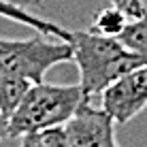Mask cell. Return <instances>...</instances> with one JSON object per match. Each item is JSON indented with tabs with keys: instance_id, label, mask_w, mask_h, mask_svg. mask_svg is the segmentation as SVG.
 <instances>
[{
	"instance_id": "obj_8",
	"label": "cell",
	"mask_w": 147,
	"mask_h": 147,
	"mask_svg": "<svg viewBox=\"0 0 147 147\" xmlns=\"http://www.w3.org/2000/svg\"><path fill=\"white\" fill-rule=\"evenodd\" d=\"M22 147H66V134L64 126L22 134Z\"/></svg>"
},
{
	"instance_id": "obj_7",
	"label": "cell",
	"mask_w": 147,
	"mask_h": 147,
	"mask_svg": "<svg viewBox=\"0 0 147 147\" xmlns=\"http://www.w3.org/2000/svg\"><path fill=\"white\" fill-rule=\"evenodd\" d=\"M117 38L130 51L147 58V15L141 19H134V22H128V26L124 28V32Z\"/></svg>"
},
{
	"instance_id": "obj_1",
	"label": "cell",
	"mask_w": 147,
	"mask_h": 147,
	"mask_svg": "<svg viewBox=\"0 0 147 147\" xmlns=\"http://www.w3.org/2000/svg\"><path fill=\"white\" fill-rule=\"evenodd\" d=\"M68 43L73 47V62L79 68V85L88 98L102 94L113 81L147 64L145 55L124 47L117 36L70 30Z\"/></svg>"
},
{
	"instance_id": "obj_10",
	"label": "cell",
	"mask_w": 147,
	"mask_h": 147,
	"mask_svg": "<svg viewBox=\"0 0 147 147\" xmlns=\"http://www.w3.org/2000/svg\"><path fill=\"white\" fill-rule=\"evenodd\" d=\"M4 139H11V121H9V115L0 107V141Z\"/></svg>"
},
{
	"instance_id": "obj_6",
	"label": "cell",
	"mask_w": 147,
	"mask_h": 147,
	"mask_svg": "<svg viewBox=\"0 0 147 147\" xmlns=\"http://www.w3.org/2000/svg\"><path fill=\"white\" fill-rule=\"evenodd\" d=\"M126 26H128V17H126L119 9H115L113 4H111L109 9H102V11L96 15L92 32L105 34V36H119Z\"/></svg>"
},
{
	"instance_id": "obj_11",
	"label": "cell",
	"mask_w": 147,
	"mask_h": 147,
	"mask_svg": "<svg viewBox=\"0 0 147 147\" xmlns=\"http://www.w3.org/2000/svg\"><path fill=\"white\" fill-rule=\"evenodd\" d=\"M9 2L24 7V9H30V11H38V9L45 7V0H9Z\"/></svg>"
},
{
	"instance_id": "obj_9",
	"label": "cell",
	"mask_w": 147,
	"mask_h": 147,
	"mask_svg": "<svg viewBox=\"0 0 147 147\" xmlns=\"http://www.w3.org/2000/svg\"><path fill=\"white\" fill-rule=\"evenodd\" d=\"M111 4L115 9H119L128 17V22H134V19H141V17L147 15L145 0H111Z\"/></svg>"
},
{
	"instance_id": "obj_2",
	"label": "cell",
	"mask_w": 147,
	"mask_h": 147,
	"mask_svg": "<svg viewBox=\"0 0 147 147\" xmlns=\"http://www.w3.org/2000/svg\"><path fill=\"white\" fill-rule=\"evenodd\" d=\"M79 83L75 85H51V83H32L24 94L19 105L11 113V139L26 132L45 128L64 126L77 113L83 102H88Z\"/></svg>"
},
{
	"instance_id": "obj_4",
	"label": "cell",
	"mask_w": 147,
	"mask_h": 147,
	"mask_svg": "<svg viewBox=\"0 0 147 147\" xmlns=\"http://www.w3.org/2000/svg\"><path fill=\"white\" fill-rule=\"evenodd\" d=\"M102 109L115 124H128L147 107V64L126 73L102 90Z\"/></svg>"
},
{
	"instance_id": "obj_3",
	"label": "cell",
	"mask_w": 147,
	"mask_h": 147,
	"mask_svg": "<svg viewBox=\"0 0 147 147\" xmlns=\"http://www.w3.org/2000/svg\"><path fill=\"white\" fill-rule=\"evenodd\" d=\"M40 34L32 38H2L0 36V68L17 79L40 83L49 68L55 64L70 62L73 47L68 40Z\"/></svg>"
},
{
	"instance_id": "obj_5",
	"label": "cell",
	"mask_w": 147,
	"mask_h": 147,
	"mask_svg": "<svg viewBox=\"0 0 147 147\" xmlns=\"http://www.w3.org/2000/svg\"><path fill=\"white\" fill-rule=\"evenodd\" d=\"M113 124L107 111L94 109L88 100L64 124L66 147H117Z\"/></svg>"
}]
</instances>
